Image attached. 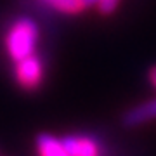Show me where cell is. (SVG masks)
Returning a JSON list of instances; mask_svg holds the SVG:
<instances>
[{
  "label": "cell",
  "instance_id": "8992f818",
  "mask_svg": "<svg viewBox=\"0 0 156 156\" xmlns=\"http://www.w3.org/2000/svg\"><path fill=\"white\" fill-rule=\"evenodd\" d=\"M49 4L52 9L61 14H68V16H75L89 9L87 0H49Z\"/></svg>",
  "mask_w": 156,
  "mask_h": 156
},
{
  "label": "cell",
  "instance_id": "7a4b0ae2",
  "mask_svg": "<svg viewBox=\"0 0 156 156\" xmlns=\"http://www.w3.org/2000/svg\"><path fill=\"white\" fill-rule=\"evenodd\" d=\"M14 78L17 85L26 92H35L42 87L45 80V66L42 57L37 54L14 62Z\"/></svg>",
  "mask_w": 156,
  "mask_h": 156
},
{
  "label": "cell",
  "instance_id": "52a82bcc",
  "mask_svg": "<svg viewBox=\"0 0 156 156\" xmlns=\"http://www.w3.org/2000/svg\"><path fill=\"white\" fill-rule=\"evenodd\" d=\"M89 7H97V11L102 14V16H109L116 11L120 0H87Z\"/></svg>",
  "mask_w": 156,
  "mask_h": 156
},
{
  "label": "cell",
  "instance_id": "277c9868",
  "mask_svg": "<svg viewBox=\"0 0 156 156\" xmlns=\"http://www.w3.org/2000/svg\"><path fill=\"white\" fill-rule=\"evenodd\" d=\"M154 120H156V97L144 101L137 106H132L122 115V125L127 128L142 127V125H147Z\"/></svg>",
  "mask_w": 156,
  "mask_h": 156
},
{
  "label": "cell",
  "instance_id": "ba28073f",
  "mask_svg": "<svg viewBox=\"0 0 156 156\" xmlns=\"http://www.w3.org/2000/svg\"><path fill=\"white\" fill-rule=\"evenodd\" d=\"M147 78H149V83L156 89V64H153V66L149 68V71H147Z\"/></svg>",
  "mask_w": 156,
  "mask_h": 156
},
{
  "label": "cell",
  "instance_id": "6da1fadb",
  "mask_svg": "<svg viewBox=\"0 0 156 156\" xmlns=\"http://www.w3.org/2000/svg\"><path fill=\"white\" fill-rule=\"evenodd\" d=\"M40 40L38 24L28 16L17 17L5 35V52L14 62L35 54Z\"/></svg>",
  "mask_w": 156,
  "mask_h": 156
},
{
  "label": "cell",
  "instance_id": "3957f363",
  "mask_svg": "<svg viewBox=\"0 0 156 156\" xmlns=\"http://www.w3.org/2000/svg\"><path fill=\"white\" fill-rule=\"evenodd\" d=\"M62 144L69 156H101L99 140L87 134H69L62 137Z\"/></svg>",
  "mask_w": 156,
  "mask_h": 156
},
{
  "label": "cell",
  "instance_id": "5b68a950",
  "mask_svg": "<svg viewBox=\"0 0 156 156\" xmlns=\"http://www.w3.org/2000/svg\"><path fill=\"white\" fill-rule=\"evenodd\" d=\"M35 146H37V153L38 156H69L66 151L62 139H57L52 134H38L35 139Z\"/></svg>",
  "mask_w": 156,
  "mask_h": 156
},
{
  "label": "cell",
  "instance_id": "9c48e42d",
  "mask_svg": "<svg viewBox=\"0 0 156 156\" xmlns=\"http://www.w3.org/2000/svg\"><path fill=\"white\" fill-rule=\"evenodd\" d=\"M45 2H49V0H45Z\"/></svg>",
  "mask_w": 156,
  "mask_h": 156
}]
</instances>
